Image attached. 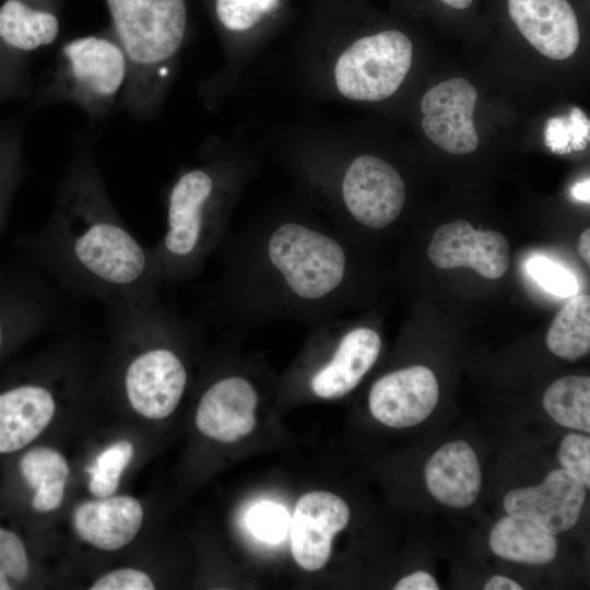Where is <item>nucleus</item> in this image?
<instances>
[{"mask_svg": "<svg viewBox=\"0 0 590 590\" xmlns=\"http://www.w3.org/2000/svg\"><path fill=\"white\" fill-rule=\"evenodd\" d=\"M24 244L62 288L106 305L156 299L163 283L152 247L121 220L87 151L74 156L46 224Z\"/></svg>", "mask_w": 590, "mask_h": 590, "instance_id": "1", "label": "nucleus"}, {"mask_svg": "<svg viewBox=\"0 0 590 590\" xmlns=\"http://www.w3.org/2000/svg\"><path fill=\"white\" fill-rule=\"evenodd\" d=\"M110 28L122 46L129 75L122 108L150 118L161 107L188 31L187 0H105Z\"/></svg>", "mask_w": 590, "mask_h": 590, "instance_id": "2", "label": "nucleus"}, {"mask_svg": "<svg viewBox=\"0 0 590 590\" xmlns=\"http://www.w3.org/2000/svg\"><path fill=\"white\" fill-rule=\"evenodd\" d=\"M115 338L132 355L126 361L122 386L131 408L151 420H162L177 408L187 386V368L166 344L178 321L152 300H116L107 304Z\"/></svg>", "mask_w": 590, "mask_h": 590, "instance_id": "3", "label": "nucleus"}, {"mask_svg": "<svg viewBox=\"0 0 590 590\" xmlns=\"http://www.w3.org/2000/svg\"><path fill=\"white\" fill-rule=\"evenodd\" d=\"M231 205L228 180L219 164L178 174L166 198V231L152 247L163 282L194 275L216 246Z\"/></svg>", "mask_w": 590, "mask_h": 590, "instance_id": "4", "label": "nucleus"}, {"mask_svg": "<svg viewBox=\"0 0 590 590\" xmlns=\"http://www.w3.org/2000/svg\"><path fill=\"white\" fill-rule=\"evenodd\" d=\"M264 280L292 308L317 309L341 286L346 253L318 226L298 220L273 225L260 244Z\"/></svg>", "mask_w": 590, "mask_h": 590, "instance_id": "5", "label": "nucleus"}, {"mask_svg": "<svg viewBox=\"0 0 590 590\" xmlns=\"http://www.w3.org/2000/svg\"><path fill=\"white\" fill-rule=\"evenodd\" d=\"M128 75V58L109 26L61 45L36 101L45 105L70 103L91 119L101 120L121 96Z\"/></svg>", "mask_w": 590, "mask_h": 590, "instance_id": "6", "label": "nucleus"}, {"mask_svg": "<svg viewBox=\"0 0 590 590\" xmlns=\"http://www.w3.org/2000/svg\"><path fill=\"white\" fill-rule=\"evenodd\" d=\"M412 59V42L401 31L369 34L354 40L338 56L332 69L333 84L351 101H384L399 90Z\"/></svg>", "mask_w": 590, "mask_h": 590, "instance_id": "7", "label": "nucleus"}, {"mask_svg": "<svg viewBox=\"0 0 590 590\" xmlns=\"http://www.w3.org/2000/svg\"><path fill=\"white\" fill-rule=\"evenodd\" d=\"M344 206L362 225L380 229L393 223L405 202L400 173L385 160L363 154L345 168L340 184Z\"/></svg>", "mask_w": 590, "mask_h": 590, "instance_id": "8", "label": "nucleus"}, {"mask_svg": "<svg viewBox=\"0 0 590 590\" xmlns=\"http://www.w3.org/2000/svg\"><path fill=\"white\" fill-rule=\"evenodd\" d=\"M64 0H4L0 5V67L30 79V58L50 46L60 30Z\"/></svg>", "mask_w": 590, "mask_h": 590, "instance_id": "9", "label": "nucleus"}, {"mask_svg": "<svg viewBox=\"0 0 590 590\" xmlns=\"http://www.w3.org/2000/svg\"><path fill=\"white\" fill-rule=\"evenodd\" d=\"M476 101L477 91L465 78H451L432 86L421 101L424 133L450 154L474 152L479 146L473 121Z\"/></svg>", "mask_w": 590, "mask_h": 590, "instance_id": "10", "label": "nucleus"}, {"mask_svg": "<svg viewBox=\"0 0 590 590\" xmlns=\"http://www.w3.org/2000/svg\"><path fill=\"white\" fill-rule=\"evenodd\" d=\"M350 509L338 495L314 491L296 503L291 518V551L305 570H319L331 556L333 536L349 523Z\"/></svg>", "mask_w": 590, "mask_h": 590, "instance_id": "11", "label": "nucleus"}, {"mask_svg": "<svg viewBox=\"0 0 590 590\" xmlns=\"http://www.w3.org/2000/svg\"><path fill=\"white\" fill-rule=\"evenodd\" d=\"M586 486L564 469L550 472L536 486L507 493L504 507L509 516L529 520L551 534L573 528L579 519Z\"/></svg>", "mask_w": 590, "mask_h": 590, "instance_id": "12", "label": "nucleus"}, {"mask_svg": "<svg viewBox=\"0 0 590 590\" xmlns=\"http://www.w3.org/2000/svg\"><path fill=\"white\" fill-rule=\"evenodd\" d=\"M429 260L437 268L467 267L486 279H500L509 267V245L495 231H476L465 220L439 226L427 248Z\"/></svg>", "mask_w": 590, "mask_h": 590, "instance_id": "13", "label": "nucleus"}, {"mask_svg": "<svg viewBox=\"0 0 590 590\" xmlns=\"http://www.w3.org/2000/svg\"><path fill=\"white\" fill-rule=\"evenodd\" d=\"M439 389L434 373L421 365L380 377L369 392V410L380 423L394 428L420 424L434 411Z\"/></svg>", "mask_w": 590, "mask_h": 590, "instance_id": "14", "label": "nucleus"}, {"mask_svg": "<svg viewBox=\"0 0 590 590\" xmlns=\"http://www.w3.org/2000/svg\"><path fill=\"white\" fill-rule=\"evenodd\" d=\"M257 405L258 393L249 380L241 376L224 377L202 394L196 424L211 439L234 442L253 430Z\"/></svg>", "mask_w": 590, "mask_h": 590, "instance_id": "15", "label": "nucleus"}, {"mask_svg": "<svg viewBox=\"0 0 590 590\" xmlns=\"http://www.w3.org/2000/svg\"><path fill=\"white\" fill-rule=\"evenodd\" d=\"M508 12L522 36L554 60L573 56L580 42L576 13L567 0H508Z\"/></svg>", "mask_w": 590, "mask_h": 590, "instance_id": "16", "label": "nucleus"}, {"mask_svg": "<svg viewBox=\"0 0 590 590\" xmlns=\"http://www.w3.org/2000/svg\"><path fill=\"white\" fill-rule=\"evenodd\" d=\"M381 339L376 330L356 327L338 341L331 356L310 376L309 387L321 399H339L350 393L376 363Z\"/></svg>", "mask_w": 590, "mask_h": 590, "instance_id": "17", "label": "nucleus"}, {"mask_svg": "<svg viewBox=\"0 0 590 590\" xmlns=\"http://www.w3.org/2000/svg\"><path fill=\"white\" fill-rule=\"evenodd\" d=\"M56 412L51 389L28 382L0 392V453L14 452L32 442Z\"/></svg>", "mask_w": 590, "mask_h": 590, "instance_id": "18", "label": "nucleus"}, {"mask_svg": "<svg viewBox=\"0 0 590 590\" xmlns=\"http://www.w3.org/2000/svg\"><path fill=\"white\" fill-rule=\"evenodd\" d=\"M142 521V506L131 496L87 500L73 512L78 535L103 551H115L127 545L137 535Z\"/></svg>", "mask_w": 590, "mask_h": 590, "instance_id": "19", "label": "nucleus"}, {"mask_svg": "<svg viewBox=\"0 0 590 590\" xmlns=\"http://www.w3.org/2000/svg\"><path fill=\"white\" fill-rule=\"evenodd\" d=\"M425 482L429 493L441 504L452 508L471 506L482 485L474 450L463 440L444 445L426 463Z\"/></svg>", "mask_w": 590, "mask_h": 590, "instance_id": "20", "label": "nucleus"}, {"mask_svg": "<svg viewBox=\"0 0 590 590\" xmlns=\"http://www.w3.org/2000/svg\"><path fill=\"white\" fill-rule=\"evenodd\" d=\"M287 0H210L211 15L227 47L260 36L281 16Z\"/></svg>", "mask_w": 590, "mask_h": 590, "instance_id": "21", "label": "nucleus"}, {"mask_svg": "<svg viewBox=\"0 0 590 590\" xmlns=\"http://www.w3.org/2000/svg\"><path fill=\"white\" fill-rule=\"evenodd\" d=\"M492 551L507 560L544 565L557 554V541L554 534L538 524L517 517L502 518L489 534Z\"/></svg>", "mask_w": 590, "mask_h": 590, "instance_id": "22", "label": "nucleus"}, {"mask_svg": "<svg viewBox=\"0 0 590 590\" xmlns=\"http://www.w3.org/2000/svg\"><path fill=\"white\" fill-rule=\"evenodd\" d=\"M19 467L25 482L35 489L33 508L40 512L57 509L69 475L64 457L52 448H33L21 458Z\"/></svg>", "mask_w": 590, "mask_h": 590, "instance_id": "23", "label": "nucleus"}, {"mask_svg": "<svg viewBox=\"0 0 590 590\" xmlns=\"http://www.w3.org/2000/svg\"><path fill=\"white\" fill-rule=\"evenodd\" d=\"M546 344L552 353L568 361L589 353V295L576 294L560 308L547 331Z\"/></svg>", "mask_w": 590, "mask_h": 590, "instance_id": "24", "label": "nucleus"}, {"mask_svg": "<svg viewBox=\"0 0 590 590\" xmlns=\"http://www.w3.org/2000/svg\"><path fill=\"white\" fill-rule=\"evenodd\" d=\"M543 406L559 425L590 432V378L565 376L554 381L545 391Z\"/></svg>", "mask_w": 590, "mask_h": 590, "instance_id": "25", "label": "nucleus"}, {"mask_svg": "<svg viewBox=\"0 0 590 590\" xmlns=\"http://www.w3.org/2000/svg\"><path fill=\"white\" fill-rule=\"evenodd\" d=\"M23 135L16 123L0 127V227L13 192L21 179Z\"/></svg>", "mask_w": 590, "mask_h": 590, "instance_id": "26", "label": "nucleus"}, {"mask_svg": "<svg viewBox=\"0 0 590 590\" xmlns=\"http://www.w3.org/2000/svg\"><path fill=\"white\" fill-rule=\"evenodd\" d=\"M133 456L131 442L121 440L104 449L92 467L87 469L90 474L88 488L99 498L111 496L119 486L120 476Z\"/></svg>", "mask_w": 590, "mask_h": 590, "instance_id": "27", "label": "nucleus"}, {"mask_svg": "<svg viewBox=\"0 0 590 590\" xmlns=\"http://www.w3.org/2000/svg\"><path fill=\"white\" fill-rule=\"evenodd\" d=\"M291 524L286 509L272 502L252 506L246 515V526L257 539L275 544L285 539Z\"/></svg>", "mask_w": 590, "mask_h": 590, "instance_id": "28", "label": "nucleus"}, {"mask_svg": "<svg viewBox=\"0 0 590 590\" xmlns=\"http://www.w3.org/2000/svg\"><path fill=\"white\" fill-rule=\"evenodd\" d=\"M526 269L543 290L555 296L569 297L579 291L574 273L546 257L530 258L526 263Z\"/></svg>", "mask_w": 590, "mask_h": 590, "instance_id": "29", "label": "nucleus"}, {"mask_svg": "<svg viewBox=\"0 0 590 590\" xmlns=\"http://www.w3.org/2000/svg\"><path fill=\"white\" fill-rule=\"evenodd\" d=\"M30 563L21 539L0 527V590H10L28 575Z\"/></svg>", "mask_w": 590, "mask_h": 590, "instance_id": "30", "label": "nucleus"}, {"mask_svg": "<svg viewBox=\"0 0 590 590\" xmlns=\"http://www.w3.org/2000/svg\"><path fill=\"white\" fill-rule=\"evenodd\" d=\"M558 460L563 469L590 486V438L570 433L564 437L558 449Z\"/></svg>", "mask_w": 590, "mask_h": 590, "instance_id": "31", "label": "nucleus"}, {"mask_svg": "<svg viewBox=\"0 0 590 590\" xmlns=\"http://www.w3.org/2000/svg\"><path fill=\"white\" fill-rule=\"evenodd\" d=\"M154 583L143 571L133 568L113 570L99 577L92 590H153Z\"/></svg>", "mask_w": 590, "mask_h": 590, "instance_id": "32", "label": "nucleus"}, {"mask_svg": "<svg viewBox=\"0 0 590 590\" xmlns=\"http://www.w3.org/2000/svg\"><path fill=\"white\" fill-rule=\"evenodd\" d=\"M31 93V81L19 78L0 68V102L26 98Z\"/></svg>", "mask_w": 590, "mask_h": 590, "instance_id": "33", "label": "nucleus"}, {"mask_svg": "<svg viewBox=\"0 0 590 590\" xmlns=\"http://www.w3.org/2000/svg\"><path fill=\"white\" fill-rule=\"evenodd\" d=\"M394 590H437L438 585L434 577L426 571H415L402 578L393 588Z\"/></svg>", "mask_w": 590, "mask_h": 590, "instance_id": "34", "label": "nucleus"}, {"mask_svg": "<svg viewBox=\"0 0 590 590\" xmlns=\"http://www.w3.org/2000/svg\"><path fill=\"white\" fill-rule=\"evenodd\" d=\"M485 590H521L522 587L515 580L505 576H493L484 586Z\"/></svg>", "mask_w": 590, "mask_h": 590, "instance_id": "35", "label": "nucleus"}, {"mask_svg": "<svg viewBox=\"0 0 590 590\" xmlns=\"http://www.w3.org/2000/svg\"><path fill=\"white\" fill-rule=\"evenodd\" d=\"M578 253L582 258V260L586 261V263L590 264V229H585L578 239Z\"/></svg>", "mask_w": 590, "mask_h": 590, "instance_id": "36", "label": "nucleus"}, {"mask_svg": "<svg viewBox=\"0 0 590 590\" xmlns=\"http://www.w3.org/2000/svg\"><path fill=\"white\" fill-rule=\"evenodd\" d=\"M575 198L589 202V180L577 184L573 189Z\"/></svg>", "mask_w": 590, "mask_h": 590, "instance_id": "37", "label": "nucleus"}, {"mask_svg": "<svg viewBox=\"0 0 590 590\" xmlns=\"http://www.w3.org/2000/svg\"><path fill=\"white\" fill-rule=\"evenodd\" d=\"M445 4L458 9L463 10L469 8L474 0H441Z\"/></svg>", "mask_w": 590, "mask_h": 590, "instance_id": "38", "label": "nucleus"}]
</instances>
